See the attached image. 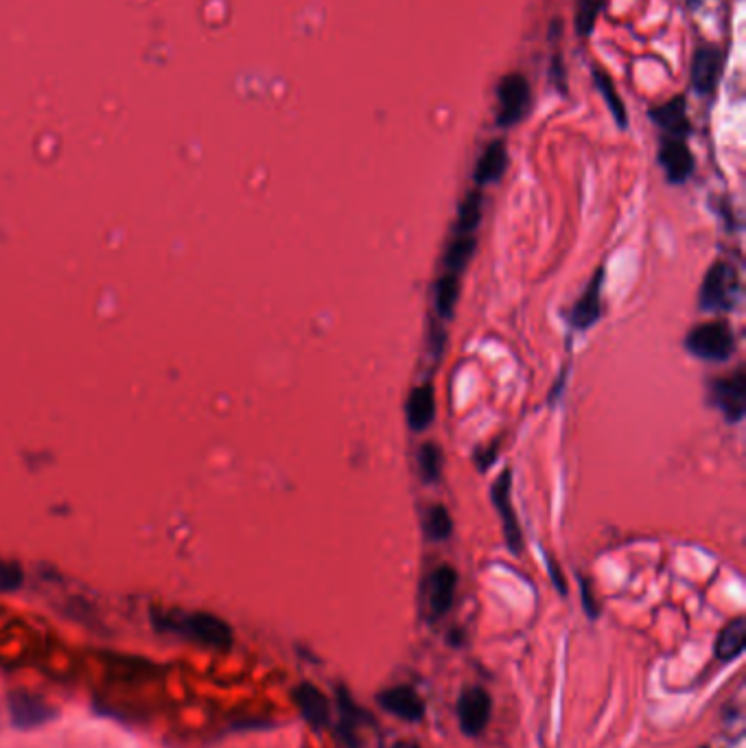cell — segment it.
Returning a JSON list of instances; mask_svg holds the SVG:
<instances>
[{"instance_id":"obj_12","label":"cell","mask_w":746,"mask_h":748,"mask_svg":"<svg viewBox=\"0 0 746 748\" xmlns=\"http://www.w3.org/2000/svg\"><path fill=\"white\" fill-rule=\"evenodd\" d=\"M9 714L16 727L33 729L38 727V724L49 722L55 716V711L44 698L27 692H18L11 694L9 698Z\"/></svg>"},{"instance_id":"obj_19","label":"cell","mask_w":746,"mask_h":748,"mask_svg":"<svg viewBox=\"0 0 746 748\" xmlns=\"http://www.w3.org/2000/svg\"><path fill=\"white\" fill-rule=\"evenodd\" d=\"M652 119H655L657 125H661L663 130L670 134V138H683L690 130L687 125V116H685V99L676 97L668 101L666 105H661L659 110H652Z\"/></svg>"},{"instance_id":"obj_20","label":"cell","mask_w":746,"mask_h":748,"mask_svg":"<svg viewBox=\"0 0 746 748\" xmlns=\"http://www.w3.org/2000/svg\"><path fill=\"white\" fill-rule=\"evenodd\" d=\"M460 296V276L445 272L436 283L434 289V302H436V313L440 318H451L453 309H456V302Z\"/></svg>"},{"instance_id":"obj_1","label":"cell","mask_w":746,"mask_h":748,"mask_svg":"<svg viewBox=\"0 0 746 748\" xmlns=\"http://www.w3.org/2000/svg\"><path fill=\"white\" fill-rule=\"evenodd\" d=\"M162 626L176 633L184 635L186 639L195 641L215 650H228L232 646V628L215 615L208 613H193V615H176L162 619Z\"/></svg>"},{"instance_id":"obj_31","label":"cell","mask_w":746,"mask_h":748,"mask_svg":"<svg viewBox=\"0 0 746 748\" xmlns=\"http://www.w3.org/2000/svg\"><path fill=\"white\" fill-rule=\"evenodd\" d=\"M703 748H705V746H703Z\"/></svg>"},{"instance_id":"obj_9","label":"cell","mask_w":746,"mask_h":748,"mask_svg":"<svg viewBox=\"0 0 746 748\" xmlns=\"http://www.w3.org/2000/svg\"><path fill=\"white\" fill-rule=\"evenodd\" d=\"M377 703L383 711H388L394 718H401L405 722H421L427 711L423 698L410 685L383 689V692L377 694Z\"/></svg>"},{"instance_id":"obj_7","label":"cell","mask_w":746,"mask_h":748,"mask_svg":"<svg viewBox=\"0 0 746 748\" xmlns=\"http://www.w3.org/2000/svg\"><path fill=\"white\" fill-rule=\"evenodd\" d=\"M337 738L342 740L344 748H361V733H364L366 724H372L370 716L361 709L353 696L348 694L346 687H337Z\"/></svg>"},{"instance_id":"obj_6","label":"cell","mask_w":746,"mask_h":748,"mask_svg":"<svg viewBox=\"0 0 746 748\" xmlns=\"http://www.w3.org/2000/svg\"><path fill=\"white\" fill-rule=\"evenodd\" d=\"M497 123L501 127H510L523 119V114L530 108V84L521 73H510L499 81L497 88Z\"/></svg>"},{"instance_id":"obj_28","label":"cell","mask_w":746,"mask_h":748,"mask_svg":"<svg viewBox=\"0 0 746 748\" xmlns=\"http://www.w3.org/2000/svg\"><path fill=\"white\" fill-rule=\"evenodd\" d=\"M582 600H585V611L589 617H598V606L596 602H593V595H591V587H587V582L582 580Z\"/></svg>"},{"instance_id":"obj_26","label":"cell","mask_w":746,"mask_h":748,"mask_svg":"<svg viewBox=\"0 0 746 748\" xmlns=\"http://www.w3.org/2000/svg\"><path fill=\"white\" fill-rule=\"evenodd\" d=\"M593 75H596V84H598L600 92L604 95L606 103H609V108H611V112H613V116H615L617 125H620V127H626V110H624V103L620 101V97L615 95V88H613L611 77H609V75H604L602 70H596V73H593Z\"/></svg>"},{"instance_id":"obj_22","label":"cell","mask_w":746,"mask_h":748,"mask_svg":"<svg viewBox=\"0 0 746 748\" xmlns=\"http://www.w3.org/2000/svg\"><path fill=\"white\" fill-rule=\"evenodd\" d=\"M482 221V195L480 191H473L464 197L458 210V221H456V235H473V230L480 226Z\"/></svg>"},{"instance_id":"obj_11","label":"cell","mask_w":746,"mask_h":748,"mask_svg":"<svg viewBox=\"0 0 746 748\" xmlns=\"http://www.w3.org/2000/svg\"><path fill=\"white\" fill-rule=\"evenodd\" d=\"M294 703L300 709L302 718L309 724L311 729L322 731L331 724V703L316 685L311 683H300L294 692Z\"/></svg>"},{"instance_id":"obj_25","label":"cell","mask_w":746,"mask_h":748,"mask_svg":"<svg viewBox=\"0 0 746 748\" xmlns=\"http://www.w3.org/2000/svg\"><path fill=\"white\" fill-rule=\"evenodd\" d=\"M604 7V0H578L576 7V31L582 38L591 35L593 27H596L600 11Z\"/></svg>"},{"instance_id":"obj_10","label":"cell","mask_w":746,"mask_h":748,"mask_svg":"<svg viewBox=\"0 0 746 748\" xmlns=\"http://www.w3.org/2000/svg\"><path fill=\"white\" fill-rule=\"evenodd\" d=\"M493 504L501 517V525H504V539L510 547L512 554L521 552V528H519V519L515 514V508H512V499H510V471H504L497 482L493 484Z\"/></svg>"},{"instance_id":"obj_18","label":"cell","mask_w":746,"mask_h":748,"mask_svg":"<svg viewBox=\"0 0 746 748\" xmlns=\"http://www.w3.org/2000/svg\"><path fill=\"white\" fill-rule=\"evenodd\" d=\"M746 648V622L744 617H736L720 630L716 639V659L733 661L738 659Z\"/></svg>"},{"instance_id":"obj_2","label":"cell","mask_w":746,"mask_h":748,"mask_svg":"<svg viewBox=\"0 0 746 748\" xmlns=\"http://www.w3.org/2000/svg\"><path fill=\"white\" fill-rule=\"evenodd\" d=\"M740 296V276L736 267L725 261H718L709 267L703 280L701 294H698V305L703 311H731L736 307Z\"/></svg>"},{"instance_id":"obj_24","label":"cell","mask_w":746,"mask_h":748,"mask_svg":"<svg viewBox=\"0 0 746 748\" xmlns=\"http://www.w3.org/2000/svg\"><path fill=\"white\" fill-rule=\"evenodd\" d=\"M418 471H421L425 484L438 482L442 473V451L436 442H425L418 451Z\"/></svg>"},{"instance_id":"obj_15","label":"cell","mask_w":746,"mask_h":748,"mask_svg":"<svg viewBox=\"0 0 746 748\" xmlns=\"http://www.w3.org/2000/svg\"><path fill=\"white\" fill-rule=\"evenodd\" d=\"M722 73V53L714 46H701L692 60V84L701 95H711Z\"/></svg>"},{"instance_id":"obj_21","label":"cell","mask_w":746,"mask_h":748,"mask_svg":"<svg viewBox=\"0 0 746 748\" xmlns=\"http://www.w3.org/2000/svg\"><path fill=\"white\" fill-rule=\"evenodd\" d=\"M475 245H477V241H475L473 235H456V239L449 243L447 254H445V270L449 274L460 276L466 270V265H469V261H471V256L475 252Z\"/></svg>"},{"instance_id":"obj_16","label":"cell","mask_w":746,"mask_h":748,"mask_svg":"<svg viewBox=\"0 0 746 748\" xmlns=\"http://www.w3.org/2000/svg\"><path fill=\"white\" fill-rule=\"evenodd\" d=\"M436 414V401H434V388L429 383L414 388L410 399H407V423L414 431H423L429 427L431 420Z\"/></svg>"},{"instance_id":"obj_17","label":"cell","mask_w":746,"mask_h":748,"mask_svg":"<svg viewBox=\"0 0 746 748\" xmlns=\"http://www.w3.org/2000/svg\"><path fill=\"white\" fill-rule=\"evenodd\" d=\"M506 165H508L506 145L501 143V140H495V143H491L484 149L480 160H477L473 178L477 184H493L506 173Z\"/></svg>"},{"instance_id":"obj_27","label":"cell","mask_w":746,"mask_h":748,"mask_svg":"<svg viewBox=\"0 0 746 748\" xmlns=\"http://www.w3.org/2000/svg\"><path fill=\"white\" fill-rule=\"evenodd\" d=\"M22 584V569L14 563H5L0 560V591H16Z\"/></svg>"},{"instance_id":"obj_3","label":"cell","mask_w":746,"mask_h":748,"mask_svg":"<svg viewBox=\"0 0 746 748\" xmlns=\"http://www.w3.org/2000/svg\"><path fill=\"white\" fill-rule=\"evenodd\" d=\"M685 346L698 359L727 361L736 350V337L725 322H705L687 333Z\"/></svg>"},{"instance_id":"obj_14","label":"cell","mask_w":746,"mask_h":748,"mask_svg":"<svg viewBox=\"0 0 746 748\" xmlns=\"http://www.w3.org/2000/svg\"><path fill=\"white\" fill-rule=\"evenodd\" d=\"M659 162L666 169L670 182L681 184L694 173L692 151L687 149L683 138H666L659 149Z\"/></svg>"},{"instance_id":"obj_4","label":"cell","mask_w":746,"mask_h":748,"mask_svg":"<svg viewBox=\"0 0 746 748\" xmlns=\"http://www.w3.org/2000/svg\"><path fill=\"white\" fill-rule=\"evenodd\" d=\"M456 589H458V574L456 569L449 565H442L431 571L425 580L423 587V602H425V613L431 622H438L440 617H445L456 600Z\"/></svg>"},{"instance_id":"obj_13","label":"cell","mask_w":746,"mask_h":748,"mask_svg":"<svg viewBox=\"0 0 746 748\" xmlns=\"http://www.w3.org/2000/svg\"><path fill=\"white\" fill-rule=\"evenodd\" d=\"M602 280H604V270L600 267L596 276L591 278V283L587 285L585 294L578 298L574 309H571L569 322H571V326H574V329L587 331L600 320V315H602Z\"/></svg>"},{"instance_id":"obj_30","label":"cell","mask_w":746,"mask_h":748,"mask_svg":"<svg viewBox=\"0 0 746 748\" xmlns=\"http://www.w3.org/2000/svg\"><path fill=\"white\" fill-rule=\"evenodd\" d=\"M392 748H423V746L416 744V742H410V740H403V742H396Z\"/></svg>"},{"instance_id":"obj_23","label":"cell","mask_w":746,"mask_h":748,"mask_svg":"<svg viewBox=\"0 0 746 748\" xmlns=\"http://www.w3.org/2000/svg\"><path fill=\"white\" fill-rule=\"evenodd\" d=\"M453 532L451 514L445 506L434 504L425 512V534L431 541H447Z\"/></svg>"},{"instance_id":"obj_8","label":"cell","mask_w":746,"mask_h":748,"mask_svg":"<svg viewBox=\"0 0 746 748\" xmlns=\"http://www.w3.org/2000/svg\"><path fill=\"white\" fill-rule=\"evenodd\" d=\"M711 401L720 409L729 423H740L746 412V374L736 370L727 379L711 383Z\"/></svg>"},{"instance_id":"obj_5","label":"cell","mask_w":746,"mask_h":748,"mask_svg":"<svg viewBox=\"0 0 746 748\" xmlns=\"http://www.w3.org/2000/svg\"><path fill=\"white\" fill-rule=\"evenodd\" d=\"M493 716L491 694L480 685H471L462 689L458 698V722L466 738H477L484 733Z\"/></svg>"},{"instance_id":"obj_29","label":"cell","mask_w":746,"mask_h":748,"mask_svg":"<svg viewBox=\"0 0 746 748\" xmlns=\"http://www.w3.org/2000/svg\"><path fill=\"white\" fill-rule=\"evenodd\" d=\"M550 574H552V580L556 582V589L565 595V591H567L565 589V582H563L561 574H558V567H556V563H552V560H550Z\"/></svg>"}]
</instances>
